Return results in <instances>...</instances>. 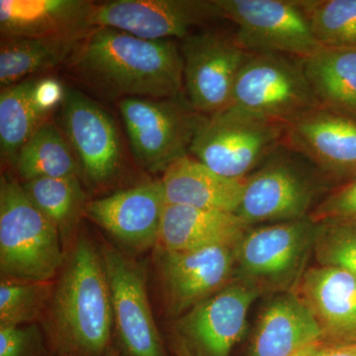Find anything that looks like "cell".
<instances>
[{
	"instance_id": "obj_20",
	"label": "cell",
	"mask_w": 356,
	"mask_h": 356,
	"mask_svg": "<svg viewBox=\"0 0 356 356\" xmlns=\"http://www.w3.org/2000/svg\"><path fill=\"white\" fill-rule=\"evenodd\" d=\"M93 2L86 0H1V38L76 36L92 29Z\"/></svg>"
},
{
	"instance_id": "obj_4",
	"label": "cell",
	"mask_w": 356,
	"mask_h": 356,
	"mask_svg": "<svg viewBox=\"0 0 356 356\" xmlns=\"http://www.w3.org/2000/svg\"><path fill=\"white\" fill-rule=\"evenodd\" d=\"M286 128L284 124L228 107L205 117L191 154L222 177L243 180L283 146Z\"/></svg>"
},
{
	"instance_id": "obj_15",
	"label": "cell",
	"mask_w": 356,
	"mask_h": 356,
	"mask_svg": "<svg viewBox=\"0 0 356 356\" xmlns=\"http://www.w3.org/2000/svg\"><path fill=\"white\" fill-rule=\"evenodd\" d=\"M236 245H212L184 252L158 250V266L170 310L179 314L225 286L236 264Z\"/></svg>"
},
{
	"instance_id": "obj_10",
	"label": "cell",
	"mask_w": 356,
	"mask_h": 356,
	"mask_svg": "<svg viewBox=\"0 0 356 356\" xmlns=\"http://www.w3.org/2000/svg\"><path fill=\"white\" fill-rule=\"evenodd\" d=\"M106 270L117 346L123 356H168L154 323L142 267L113 245L102 248Z\"/></svg>"
},
{
	"instance_id": "obj_24",
	"label": "cell",
	"mask_w": 356,
	"mask_h": 356,
	"mask_svg": "<svg viewBox=\"0 0 356 356\" xmlns=\"http://www.w3.org/2000/svg\"><path fill=\"white\" fill-rule=\"evenodd\" d=\"M303 67L321 107L356 118V49L323 48Z\"/></svg>"
},
{
	"instance_id": "obj_29",
	"label": "cell",
	"mask_w": 356,
	"mask_h": 356,
	"mask_svg": "<svg viewBox=\"0 0 356 356\" xmlns=\"http://www.w3.org/2000/svg\"><path fill=\"white\" fill-rule=\"evenodd\" d=\"M55 285L51 281L1 280L0 325H28L50 304Z\"/></svg>"
},
{
	"instance_id": "obj_26",
	"label": "cell",
	"mask_w": 356,
	"mask_h": 356,
	"mask_svg": "<svg viewBox=\"0 0 356 356\" xmlns=\"http://www.w3.org/2000/svg\"><path fill=\"white\" fill-rule=\"evenodd\" d=\"M13 165L24 182L38 178L79 177L81 172L67 137L49 121L21 147Z\"/></svg>"
},
{
	"instance_id": "obj_35",
	"label": "cell",
	"mask_w": 356,
	"mask_h": 356,
	"mask_svg": "<svg viewBox=\"0 0 356 356\" xmlns=\"http://www.w3.org/2000/svg\"><path fill=\"white\" fill-rule=\"evenodd\" d=\"M105 356H123L121 355L120 353H119L118 350H116V348H114L113 346H112V348H110V350L108 353H107V355Z\"/></svg>"
},
{
	"instance_id": "obj_34",
	"label": "cell",
	"mask_w": 356,
	"mask_h": 356,
	"mask_svg": "<svg viewBox=\"0 0 356 356\" xmlns=\"http://www.w3.org/2000/svg\"><path fill=\"white\" fill-rule=\"evenodd\" d=\"M172 350L173 356H200L178 337H175L173 341Z\"/></svg>"
},
{
	"instance_id": "obj_27",
	"label": "cell",
	"mask_w": 356,
	"mask_h": 356,
	"mask_svg": "<svg viewBox=\"0 0 356 356\" xmlns=\"http://www.w3.org/2000/svg\"><path fill=\"white\" fill-rule=\"evenodd\" d=\"M22 186L30 200L55 225L67 250L88 203L79 178H38Z\"/></svg>"
},
{
	"instance_id": "obj_33",
	"label": "cell",
	"mask_w": 356,
	"mask_h": 356,
	"mask_svg": "<svg viewBox=\"0 0 356 356\" xmlns=\"http://www.w3.org/2000/svg\"><path fill=\"white\" fill-rule=\"evenodd\" d=\"M299 356H356V343H322L312 346Z\"/></svg>"
},
{
	"instance_id": "obj_14",
	"label": "cell",
	"mask_w": 356,
	"mask_h": 356,
	"mask_svg": "<svg viewBox=\"0 0 356 356\" xmlns=\"http://www.w3.org/2000/svg\"><path fill=\"white\" fill-rule=\"evenodd\" d=\"M259 294V288L245 280L227 285L189 310L178 325V337L200 356H231Z\"/></svg>"
},
{
	"instance_id": "obj_11",
	"label": "cell",
	"mask_w": 356,
	"mask_h": 356,
	"mask_svg": "<svg viewBox=\"0 0 356 356\" xmlns=\"http://www.w3.org/2000/svg\"><path fill=\"white\" fill-rule=\"evenodd\" d=\"M222 18L214 0H113L93 4L90 24L145 40H184L192 29Z\"/></svg>"
},
{
	"instance_id": "obj_12",
	"label": "cell",
	"mask_w": 356,
	"mask_h": 356,
	"mask_svg": "<svg viewBox=\"0 0 356 356\" xmlns=\"http://www.w3.org/2000/svg\"><path fill=\"white\" fill-rule=\"evenodd\" d=\"M60 107L63 128L81 172L91 184L111 181L123 165L120 136L111 115L74 88H65Z\"/></svg>"
},
{
	"instance_id": "obj_1",
	"label": "cell",
	"mask_w": 356,
	"mask_h": 356,
	"mask_svg": "<svg viewBox=\"0 0 356 356\" xmlns=\"http://www.w3.org/2000/svg\"><path fill=\"white\" fill-rule=\"evenodd\" d=\"M69 67L90 88L112 98H172L184 89V58L172 40H145L93 27Z\"/></svg>"
},
{
	"instance_id": "obj_21",
	"label": "cell",
	"mask_w": 356,
	"mask_h": 356,
	"mask_svg": "<svg viewBox=\"0 0 356 356\" xmlns=\"http://www.w3.org/2000/svg\"><path fill=\"white\" fill-rule=\"evenodd\" d=\"M322 341L310 309L296 294L282 295L262 312L248 356H299Z\"/></svg>"
},
{
	"instance_id": "obj_8",
	"label": "cell",
	"mask_w": 356,
	"mask_h": 356,
	"mask_svg": "<svg viewBox=\"0 0 356 356\" xmlns=\"http://www.w3.org/2000/svg\"><path fill=\"white\" fill-rule=\"evenodd\" d=\"M222 19L236 24V44L248 53L310 57L318 44L299 0H214Z\"/></svg>"
},
{
	"instance_id": "obj_7",
	"label": "cell",
	"mask_w": 356,
	"mask_h": 356,
	"mask_svg": "<svg viewBox=\"0 0 356 356\" xmlns=\"http://www.w3.org/2000/svg\"><path fill=\"white\" fill-rule=\"evenodd\" d=\"M320 173L308 159L283 145L245 178L236 216L248 227L307 218Z\"/></svg>"
},
{
	"instance_id": "obj_9",
	"label": "cell",
	"mask_w": 356,
	"mask_h": 356,
	"mask_svg": "<svg viewBox=\"0 0 356 356\" xmlns=\"http://www.w3.org/2000/svg\"><path fill=\"white\" fill-rule=\"evenodd\" d=\"M184 88L192 108L212 116L228 108L238 72L250 53L234 35L220 32L191 34L181 40Z\"/></svg>"
},
{
	"instance_id": "obj_13",
	"label": "cell",
	"mask_w": 356,
	"mask_h": 356,
	"mask_svg": "<svg viewBox=\"0 0 356 356\" xmlns=\"http://www.w3.org/2000/svg\"><path fill=\"white\" fill-rule=\"evenodd\" d=\"M318 228L307 217L248 229L236 248V264L243 280L257 287L290 280L315 242Z\"/></svg>"
},
{
	"instance_id": "obj_32",
	"label": "cell",
	"mask_w": 356,
	"mask_h": 356,
	"mask_svg": "<svg viewBox=\"0 0 356 356\" xmlns=\"http://www.w3.org/2000/svg\"><path fill=\"white\" fill-rule=\"evenodd\" d=\"M309 217L318 224L356 221V177L332 191Z\"/></svg>"
},
{
	"instance_id": "obj_22",
	"label": "cell",
	"mask_w": 356,
	"mask_h": 356,
	"mask_svg": "<svg viewBox=\"0 0 356 356\" xmlns=\"http://www.w3.org/2000/svg\"><path fill=\"white\" fill-rule=\"evenodd\" d=\"M245 182L222 177L191 154L168 166L161 179L170 205L233 214L242 201Z\"/></svg>"
},
{
	"instance_id": "obj_19",
	"label": "cell",
	"mask_w": 356,
	"mask_h": 356,
	"mask_svg": "<svg viewBox=\"0 0 356 356\" xmlns=\"http://www.w3.org/2000/svg\"><path fill=\"white\" fill-rule=\"evenodd\" d=\"M296 295L317 320L325 343H356L355 274L332 266L309 269Z\"/></svg>"
},
{
	"instance_id": "obj_16",
	"label": "cell",
	"mask_w": 356,
	"mask_h": 356,
	"mask_svg": "<svg viewBox=\"0 0 356 356\" xmlns=\"http://www.w3.org/2000/svg\"><path fill=\"white\" fill-rule=\"evenodd\" d=\"M284 145L325 177H356V118L318 107L287 126Z\"/></svg>"
},
{
	"instance_id": "obj_28",
	"label": "cell",
	"mask_w": 356,
	"mask_h": 356,
	"mask_svg": "<svg viewBox=\"0 0 356 356\" xmlns=\"http://www.w3.org/2000/svg\"><path fill=\"white\" fill-rule=\"evenodd\" d=\"M324 48L356 49V0H299Z\"/></svg>"
},
{
	"instance_id": "obj_17",
	"label": "cell",
	"mask_w": 356,
	"mask_h": 356,
	"mask_svg": "<svg viewBox=\"0 0 356 356\" xmlns=\"http://www.w3.org/2000/svg\"><path fill=\"white\" fill-rule=\"evenodd\" d=\"M166 199L161 181L147 182L86 203L84 215L136 250L158 245Z\"/></svg>"
},
{
	"instance_id": "obj_30",
	"label": "cell",
	"mask_w": 356,
	"mask_h": 356,
	"mask_svg": "<svg viewBox=\"0 0 356 356\" xmlns=\"http://www.w3.org/2000/svg\"><path fill=\"white\" fill-rule=\"evenodd\" d=\"M315 242L321 266L337 267L356 275V221L321 222Z\"/></svg>"
},
{
	"instance_id": "obj_31",
	"label": "cell",
	"mask_w": 356,
	"mask_h": 356,
	"mask_svg": "<svg viewBox=\"0 0 356 356\" xmlns=\"http://www.w3.org/2000/svg\"><path fill=\"white\" fill-rule=\"evenodd\" d=\"M0 356H53L36 325H0Z\"/></svg>"
},
{
	"instance_id": "obj_3",
	"label": "cell",
	"mask_w": 356,
	"mask_h": 356,
	"mask_svg": "<svg viewBox=\"0 0 356 356\" xmlns=\"http://www.w3.org/2000/svg\"><path fill=\"white\" fill-rule=\"evenodd\" d=\"M57 228L15 178L0 180V270L3 280L51 281L65 264Z\"/></svg>"
},
{
	"instance_id": "obj_5",
	"label": "cell",
	"mask_w": 356,
	"mask_h": 356,
	"mask_svg": "<svg viewBox=\"0 0 356 356\" xmlns=\"http://www.w3.org/2000/svg\"><path fill=\"white\" fill-rule=\"evenodd\" d=\"M229 107L288 126L321 106L302 58L250 53L236 77Z\"/></svg>"
},
{
	"instance_id": "obj_23",
	"label": "cell",
	"mask_w": 356,
	"mask_h": 356,
	"mask_svg": "<svg viewBox=\"0 0 356 356\" xmlns=\"http://www.w3.org/2000/svg\"><path fill=\"white\" fill-rule=\"evenodd\" d=\"M250 229L236 214L168 204L158 250L184 252L212 245H236Z\"/></svg>"
},
{
	"instance_id": "obj_18",
	"label": "cell",
	"mask_w": 356,
	"mask_h": 356,
	"mask_svg": "<svg viewBox=\"0 0 356 356\" xmlns=\"http://www.w3.org/2000/svg\"><path fill=\"white\" fill-rule=\"evenodd\" d=\"M65 88L57 79L33 76L0 95V151L13 163L21 147L62 104Z\"/></svg>"
},
{
	"instance_id": "obj_25",
	"label": "cell",
	"mask_w": 356,
	"mask_h": 356,
	"mask_svg": "<svg viewBox=\"0 0 356 356\" xmlns=\"http://www.w3.org/2000/svg\"><path fill=\"white\" fill-rule=\"evenodd\" d=\"M88 33L76 36L1 38V89L55 69L63 63L69 62Z\"/></svg>"
},
{
	"instance_id": "obj_2",
	"label": "cell",
	"mask_w": 356,
	"mask_h": 356,
	"mask_svg": "<svg viewBox=\"0 0 356 356\" xmlns=\"http://www.w3.org/2000/svg\"><path fill=\"white\" fill-rule=\"evenodd\" d=\"M70 250L51 295L47 343L53 356H105L114 317L102 250L83 234Z\"/></svg>"
},
{
	"instance_id": "obj_6",
	"label": "cell",
	"mask_w": 356,
	"mask_h": 356,
	"mask_svg": "<svg viewBox=\"0 0 356 356\" xmlns=\"http://www.w3.org/2000/svg\"><path fill=\"white\" fill-rule=\"evenodd\" d=\"M135 159L149 172H165L177 159L191 154L194 137L206 116L182 96L125 98L119 102Z\"/></svg>"
}]
</instances>
